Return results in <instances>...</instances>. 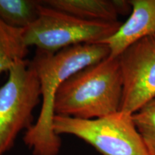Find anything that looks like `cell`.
Masks as SVG:
<instances>
[{"label":"cell","instance_id":"obj_7","mask_svg":"<svg viewBox=\"0 0 155 155\" xmlns=\"http://www.w3.org/2000/svg\"><path fill=\"white\" fill-rule=\"evenodd\" d=\"M131 14L106 44L110 58H119L129 46L146 37L155 35V0H130Z\"/></svg>","mask_w":155,"mask_h":155},{"label":"cell","instance_id":"obj_4","mask_svg":"<svg viewBox=\"0 0 155 155\" xmlns=\"http://www.w3.org/2000/svg\"><path fill=\"white\" fill-rule=\"evenodd\" d=\"M53 130L82 139L102 155H148L132 115L120 111L94 119L55 115Z\"/></svg>","mask_w":155,"mask_h":155},{"label":"cell","instance_id":"obj_6","mask_svg":"<svg viewBox=\"0 0 155 155\" xmlns=\"http://www.w3.org/2000/svg\"><path fill=\"white\" fill-rule=\"evenodd\" d=\"M119 60L123 81L120 111L132 115L155 98V35L131 45Z\"/></svg>","mask_w":155,"mask_h":155},{"label":"cell","instance_id":"obj_3","mask_svg":"<svg viewBox=\"0 0 155 155\" xmlns=\"http://www.w3.org/2000/svg\"><path fill=\"white\" fill-rule=\"evenodd\" d=\"M122 24L119 21L86 20L43 5L38 18L23 29L25 45L37 50L55 53L82 44L100 43L111 37Z\"/></svg>","mask_w":155,"mask_h":155},{"label":"cell","instance_id":"obj_10","mask_svg":"<svg viewBox=\"0 0 155 155\" xmlns=\"http://www.w3.org/2000/svg\"><path fill=\"white\" fill-rule=\"evenodd\" d=\"M41 1L0 0V19L13 28L25 29L38 18Z\"/></svg>","mask_w":155,"mask_h":155},{"label":"cell","instance_id":"obj_2","mask_svg":"<svg viewBox=\"0 0 155 155\" xmlns=\"http://www.w3.org/2000/svg\"><path fill=\"white\" fill-rule=\"evenodd\" d=\"M123 81L119 58L108 57L78 71L61 85L55 114L94 119L120 111Z\"/></svg>","mask_w":155,"mask_h":155},{"label":"cell","instance_id":"obj_5","mask_svg":"<svg viewBox=\"0 0 155 155\" xmlns=\"http://www.w3.org/2000/svg\"><path fill=\"white\" fill-rule=\"evenodd\" d=\"M0 87V155L14 146L19 133L33 126L34 109L41 101L38 75L30 61L15 63Z\"/></svg>","mask_w":155,"mask_h":155},{"label":"cell","instance_id":"obj_11","mask_svg":"<svg viewBox=\"0 0 155 155\" xmlns=\"http://www.w3.org/2000/svg\"><path fill=\"white\" fill-rule=\"evenodd\" d=\"M148 155H155V98L132 114Z\"/></svg>","mask_w":155,"mask_h":155},{"label":"cell","instance_id":"obj_8","mask_svg":"<svg viewBox=\"0 0 155 155\" xmlns=\"http://www.w3.org/2000/svg\"><path fill=\"white\" fill-rule=\"evenodd\" d=\"M42 3L78 18L94 21H118L119 15L131 9L129 1L115 0H46Z\"/></svg>","mask_w":155,"mask_h":155},{"label":"cell","instance_id":"obj_9","mask_svg":"<svg viewBox=\"0 0 155 155\" xmlns=\"http://www.w3.org/2000/svg\"><path fill=\"white\" fill-rule=\"evenodd\" d=\"M23 29L13 28L0 19V74L25 60L28 47L23 40Z\"/></svg>","mask_w":155,"mask_h":155},{"label":"cell","instance_id":"obj_1","mask_svg":"<svg viewBox=\"0 0 155 155\" xmlns=\"http://www.w3.org/2000/svg\"><path fill=\"white\" fill-rule=\"evenodd\" d=\"M109 55L110 50L104 43L78 45L55 53L37 50L30 63L40 81L42 105L38 120L23 138L34 155H58L61 150V137L53 130L55 99L61 85L78 71Z\"/></svg>","mask_w":155,"mask_h":155}]
</instances>
